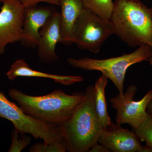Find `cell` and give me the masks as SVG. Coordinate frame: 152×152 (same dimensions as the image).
<instances>
[{"instance_id": "6da1fadb", "label": "cell", "mask_w": 152, "mask_h": 152, "mask_svg": "<svg viewBox=\"0 0 152 152\" xmlns=\"http://www.w3.org/2000/svg\"><path fill=\"white\" fill-rule=\"evenodd\" d=\"M9 95L25 114L47 124L58 126L69 119L86 98V92L67 94L56 89L48 94L32 96L12 88Z\"/></svg>"}, {"instance_id": "7a4b0ae2", "label": "cell", "mask_w": 152, "mask_h": 152, "mask_svg": "<svg viewBox=\"0 0 152 152\" xmlns=\"http://www.w3.org/2000/svg\"><path fill=\"white\" fill-rule=\"evenodd\" d=\"M110 21L114 34L132 47H152V16L140 0H115Z\"/></svg>"}, {"instance_id": "3957f363", "label": "cell", "mask_w": 152, "mask_h": 152, "mask_svg": "<svg viewBox=\"0 0 152 152\" xmlns=\"http://www.w3.org/2000/svg\"><path fill=\"white\" fill-rule=\"evenodd\" d=\"M58 126L69 152H89L98 142L104 128L95 108L94 86H87L84 100L69 119Z\"/></svg>"}, {"instance_id": "277c9868", "label": "cell", "mask_w": 152, "mask_h": 152, "mask_svg": "<svg viewBox=\"0 0 152 152\" xmlns=\"http://www.w3.org/2000/svg\"><path fill=\"white\" fill-rule=\"evenodd\" d=\"M152 56V47L149 45L139 47L134 51L120 56L96 59L88 57L69 58L67 62L74 68L85 70L98 71L113 83L120 95L124 94V82L127 70L131 66L148 61Z\"/></svg>"}, {"instance_id": "5b68a950", "label": "cell", "mask_w": 152, "mask_h": 152, "mask_svg": "<svg viewBox=\"0 0 152 152\" xmlns=\"http://www.w3.org/2000/svg\"><path fill=\"white\" fill-rule=\"evenodd\" d=\"M0 118L10 121L21 136L28 134L35 139H42L46 144L57 143L64 139L58 126L47 124L25 114L2 92H0Z\"/></svg>"}, {"instance_id": "8992f818", "label": "cell", "mask_w": 152, "mask_h": 152, "mask_svg": "<svg viewBox=\"0 0 152 152\" xmlns=\"http://www.w3.org/2000/svg\"><path fill=\"white\" fill-rule=\"evenodd\" d=\"M113 34L110 20L101 18L85 9L75 25L73 43L80 48L98 53L106 39Z\"/></svg>"}, {"instance_id": "52a82bcc", "label": "cell", "mask_w": 152, "mask_h": 152, "mask_svg": "<svg viewBox=\"0 0 152 152\" xmlns=\"http://www.w3.org/2000/svg\"><path fill=\"white\" fill-rule=\"evenodd\" d=\"M137 91V87L132 85L128 87L123 96L118 94L110 99L111 107L116 110V124L121 125L129 124L132 129L140 124L148 115L147 108L152 99V90L139 101L134 98Z\"/></svg>"}, {"instance_id": "ba28073f", "label": "cell", "mask_w": 152, "mask_h": 152, "mask_svg": "<svg viewBox=\"0 0 152 152\" xmlns=\"http://www.w3.org/2000/svg\"><path fill=\"white\" fill-rule=\"evenodd\" d=\"M0 10V56L6 47L21 40L25 7L20 0H3Z\"/></svg>"}, {"instance_id": "9c48e42d", "label": "cell", "mask_w": 152, "mask_h": 152, "mask_svg": "<svg viewBox=\"0 0 152 152\" xmlns=\"http://www.w3.org/2000/svg\"><path fill=\"white\" fill-rule=\"evenodd\" d=\"M98 142L110 152H152L149 147L141 145L134 132L114 123L104 129L98 138Z\"/></svg>"}, {"instance_id": "30bf717a", "label": "cell", "mask_w": 152, "mask_h": 152, "mask_svg": "<svg viewBox=\"0 0 152 152\" xmlns=\"http://www.w3.org/2000/svg\"><path fill=\"white\" fill-rule=\"evenodd\" d=\"M56 12L50 7L35 5L25 8L23 36L20 42L23 46L37 48L41 29Z\"/></svg>"}, {"instance_id": "8fae6325", "label": "cell", "mask_w": 152, "mask_h": 152, "mask_svg": "<svg viewBox=\"0 0 152 152\" xmlns=\"http://www.w3.org/2000/svg\"><path fill=\"white\" fill-rule=\"evenodd\" d=\"M60 13L56 11L40 31L37 48L39 61L46 64L58 61L56 46L61 42Z\"/></svg>"}, {"instance_id": "7c38bea8", "label": "cell", "mask_w": 152, "mask_h": 152, "mask_svg": "<svg viewBox=\"0 0 152 152\" xmlns=\"http://www.w3.org/2000/svg\"><path fill=\"white\" fill-rule=\"evenodd\" d=\"M61 39L60 43L66 45L73 44L74 27L77 20L85 9L82 0H58Z\"/></svg>"}, {"instance_id": "4fadbf2b", "label": "cell", "mask_w": 152, "mask_h": 152, "mask_svg": "<svg viewBox=\"0 0 152 152\" xmlns=\"http://www.w3.org/2000/svg\"><path fill=\"white\" fill-rule=\"evenodd\" d=\"M10 81H14L18 77H36L52 79L57 83L65 86H69L83 81L84 78L80 75H60L46 73L33 69L23 59L15 61L6 73Z\"/></svg>"}, {"instance_id": "5bb4252c", "label": "cell", "mask_w": 152, "mask_h": 152, "mask_svg": "<svg viewBox=\"0 0 152 152\" xmlns=\"http://www.w3.org/2000/svg\"><path fill=\"white\" fill-rule=\"evenodd\" d=\"M108 79L103 75L96 80L94 86L95 108L104 129L113 124L107 109L105 98V88Z\"/></svg>"}, {"instance_id": "9a60e30c", "label": "cell", "mask_w": 152, "mask_h": 152, "mask_svg": "<svg viewBox=\"0 0 152 152\" xmlns=\"http://www.w3.org/2000/svg\"><path fill=\"white\" fill-rule=\"evenodd\" d=\"M85 9L107 20H110L114 8L113 0H82Z\"/></svg>"}, {"instance_id": "2e32d148", "label": "cell", "mask_w": 152, "mask_h": 152, "mask_svg": "<svg viewBox=\"0 0 152 152\" xmlns=\"http://www.w3.org/2000/svg\"><path fill=\"white\" fill-rule=\"evenodd\" d=\"M141 141L145 142L147 146L152 150V116L148 113L146 117L138 126L133 129Z\"/></svg>"}, {"instance_id": "e0dca14e", "label": "cell", "mask_w": 152, "mask_h": 152, "mask_svg": "<svg viewBox=\"0 0 152 152\" xmlns=\"http://www.w3.org/2000/svg\"><path fill=\"white\" fill-rule=\"evenodd\" d=\"M68 151L67 145L65 139L56 144L37 142L29 149L30 152H65Z\"/></svg>"}, {"instance_id": "ac0fdd59", "label": "cell", "mask_w": 152, "mask_h": 152, "mask_svg": "<svg viewBox=\"0 0 152 152\" xmlns=\"http://www.w3.org/2000/svg\"><path fill=\"white\" fill-rule=\"evenodd\" d=\"M12 143L10 152H20L30 145L31 142V138L29 136L24 134L19 138V134L15 129L12 131Z\"/></svg>"}, {"instance_id": "d6986e66", "label": "cell", "mask_w": 152, "mask_h": 152, "mask_svg": "<svg viewBox=\"0 0 152 152\" xmlns=\"http://www.w3.org/2000/svg\"><path fill=\"white\" fill-rule=\"evenodd\" d=\"M25 8L37 5L38 3L45 2L58 5V0H20Z\"/></svg>"}, {"instance_id": "ffe728a7", "label": "cell", "mask_w": 152, "mask_h": 152, "mask_svg": "<svg viewBox=\"0 0 152 152\" xmlns=\"http://www.w3.org/2000/svg\"><path fill=\"white\" fill-rule=\"evenodd\" d=\"M89 152H110L106 147L100 144L97 143L95 144L89 151Z\"/></svg>"}, {"instance_id": "44dd1931", "label": "cell", "mask_w": 152, "mask_h": 152, "mask_svg": "<svg viewBox=\"0 0 152 152\" xmlns=\"http://www.w3.org/2000/svg\"><path fill=\"white\" fill-rule=\"evenodd\" d=\"M147 112L152 116V99L150 101L147 108Z\"/></svg>"}, {"instance_id": "7402d4cb", "label": "cell", "mask_w": 152, "mask_h": 152, "mask_svg": "<svg viewBox=\"0 0 152 152\" xmlns=\"http://www.w3.org/2000/svg\"><path fill=\"white\" fill-rule=\"evenodd\" d=\"M150 64H151V65L152 67V56L151 58H150L148 60Z\"/></svg>"}, {"instance_id": "603a6c76", "label": "cell", "mask_w": 152, "mask_h": 152, "mask_svg": "<svg viewBox=\"0 0 152 152\" xmlns=\"http://www.w3.org/2000/svg\"><path fill=\"white\" fill-rule=\"evenodd\" d=\"M3 0H0V10H1V5L2 4Z\"/></svg>"}, {"instance_id": "cb8c5ba5", "label": "cell", "mask_w": 152, "mask_h": 152, "mask_svg": "<svg viewBox=\"0 0 152 152\" xmlns=\"http://www.w3.org/2000/svg\"><path fill=\"white\" fill-rule=\"evenodd\" d=\"M151 14H152V8H151Z\"/></svg>"}]
</instances>
